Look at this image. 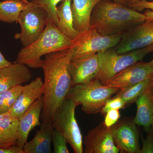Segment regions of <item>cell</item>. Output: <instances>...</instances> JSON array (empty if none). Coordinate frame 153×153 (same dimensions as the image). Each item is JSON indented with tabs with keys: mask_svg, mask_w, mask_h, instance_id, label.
I'll list each match as a JSON object with an SVG mask.
<instances>
[{
	"mask_svg": "<svg viewBox=\"0 0 153 153\" xmlns=\"http://www.w3.org/2000/svg\"><path fill=\"white\" fill-rule=\"evenodd\" d=\"M12 63L7 60L0 52V68L8 66Z\"/></svg>",
	"mask_w": 153,
	"mask_h": 153,
	"instance_id": "obj_32",
	"label": "cell"
},
{
	"mask_svg": "<svg viewBox=\"0 0 153 153\" xmlns=\"http://www.w3.org/2000/svg\"><path fill=\"white\" fill-rule=\"evenodd\" d=\"M152 94L153 97V87L152 88Z\"/></svg>",
	"mask_w": 153,
	"mask_h": 153,
	"instance_id": "obj_36",
	"label": "cell"
},
{
	"mask_svg": "<svg viewBox=\"0 0 153 153\" xmlns=\"http://www.w3.org/2000/svg\"><path fill=\"white\" fill-rule=\"evenodd\" d=\"M44 103L43 95L37 100L19 119L17 144L22 149L27 141L30 132L37 126H40V119Z\"/></svg>",
	"mask_w": 153,
	"mask_h": 153,
	"instance_id": "obj_15",
	"label": "cell"
},
{
	"mask_svg": "<svg viewBox=\"0 0 153 153\" xmlns=\"http://www.w3.org/2000/svg\"><path fill=\"white\" fill-rule=\"evenodd\" d=\"M52 142L54 146V153H68L67 141L60 131L54 129L52 134Z\"/></svg>",
	"mask_w": 153,
	"mask_h": 153,
	"instance_id": "obj_26",
	"label": "cell"
},
{
	"mask_svg": "<svg viewBox=\"0 0 153 153\" xmlns=\"http://www.w3.org/2000/svg\"><path fill=\"white\" fill-rule=\"evenodd\" d=\"M143 1V0H127L128 5V7H130L132 5L137 2L140 1ZM153 1V0H152Z\"/></svg>",
	"mask_w": 153,
	"mask_h": 153,
	"instance_id": "obj_34",
	"label": "cell"
},
{
	"mask_svg": "<svg viewBox=\"0 0 153 153\" xmlns=\"http://www.w3.org/2000/svg\"><path fill=\"white\" fill-rule=\"evenodd\" d=\"M19 120L9 114L0 113V148L8 149L17 144Z\"/></svg>",
	"mask_w": 153,
	"mask_h": 153,
	"instance_id": "obj_20",
	"label": "cell"
},
{
	"mask_svg": "<svg viewBox=\"0 0 153 153\" xmlns=\"http://www.w3.org/2000/svg\"><path fill=\"white\" fill-rule=\"evenodd\" d=\"M21 32L16 34L15 38L19 39L24 47H28L39 38L48 22V16L44 9L31 4L20 14L18 22Z\"/></svg>",
	"mask_w": 153,
	"mask_h": 153,
	"instance_id": "obj_7",
	"label": "cell"
},
{
	"mask_svg": "<svg viewBox=\"0 0 153 153\" xmlns=\"http://www.w3.org/2000/svg\"><path fill=\"white\" fill-rule=\"evenodd\" d=\"M83 143L85 153H118L110 128L102 122L91 130L84 137Z\"/></svg>",
	"mask_w": 153,
	"mask_h": 153,
	"instance_id": "obj_12",
	"label": "cell"
},
{
	"mask_svg": "<svg viewBox=\"0 0 153 153\" xmlns=\"http://www.w3.org/2000/svg\"><path fill=\"white\" fill-rule=\"evenodd\" d=\"M22 1H25V2L29 1H28V0H22Z\"/></svg>",
	"mask_w": 153,
	"mask_h": 153,
	"instance_id": "obj_37",
	"label": "cell"
},
{
	"mask_svg": "<svg viewBox=\"0 0 153 153\" xmlns=\"http://www.w3.org/2000/svg\"><path fill=\"white\" fill-rule=\"evenodd\" d=\"M31 4V2L22 0H6L0 2V21L8 23L18 22L21 13Z\"/></svg>",
	"mask_w": 153,
	"mask_h": 153,
	"instance_id": "obj_22",
	"label": "cell"
},
{
	"mask_svg": "<svg viewBox=\"0 0 153 153\" xmlns=\"http://www.w3.org/2000/svg\"><path fill=\"white\" fill-rule=\"evenodd\" d=\"M126 106V102L122 98L119 97L114 96L113 98L109 99L106 101L100 113L102 114L105 115L110 110L123 109Z\"/></svg>",
	"mask_w": 153,
	"mask_h": 153,
	"instance_id": "obj_27",
	"label": "cell"
},
{
	"mask_svg": "<svg viewBox=\"0 0 153 153\" xmlns=\"http://www.w3.org/2000/svg\"><path fill=\"white\" fill-rule=\"evenodd\" d=\"M44 82L38 77L23 89L13 105L9 111L12 116L19 119L21 116L44 94Z\"/></svg>",
	"mask_w": 153,
	"mask_h": 153,
	"instance_id": "obj_14",
	"label": "cell"
},
{
	"mask_svg": "<svg viewBox=\"0 0 153 153\" xmlns=\"http://www.w3.org/2000/svg\"><path fill=\"white\" fill-rule=\"evenodd\" d=\"M120 89L103 85L97 78L85 84L71 87L66 97L78 105L82 106V111L87 114L100 112L106 101Z\"/></svg>",
	"mask_w": 153,
	"mask_h": 153,
	"instance_id": "obj_4",
	"label": "cell"
},
{
	"mask_svg": "<svg viewBox=\"0 0 153 153\" xmlns=\"http://www.w3.org/2000/svg\"><path fill=\"white\" fill-rule=\"evenodd\" d=\"M148 134L142 140V146L139 153H153V129L147 133Z\"/></svg>",
	"mask_w": 153,
	"mask_h": 153,
	"instance_id": "obj_30",
	"label": "cell"
},
{
	"mask_svg": "<svg viewBox=\"0 0 153 153\" xmlns=\"http://www.w3.org/2000/svg\"><path fill=\"white\" fill-rule=\"evenodd\" d=\"M23 86L18 85L0 93V113L9 112L18 98Z\"/></svg>",
	"mask_w": 153,
	"mask_h": 153,
	"instance_id": "obj_24",
	"label": "cell"
},
{
	"mask_svg": "<svg viewBox=\"0 0 153 153\" xmlns=\"http://www.w3.org/2000/svg\"><path fill=\"white\" fill-rule=\"evenodd\" d=\"M99 70L98 54L85 55L71 60L70 64L71 87L90 82L96 77Z\"/></svg>",
	"mask_w": 153,
	"mask_h": 153,
	"instance_id": "obj_13",
	"label": "cell"
},
{
	"mask_svg": "<svg viewBox=\"0 0 153 153\" xmlns=\"http://www.w3.org/2000/svg\"><path fill=\"white\" fill-rule=\"evenodd\" d=\"M71 2L72 0H63L60 5L57 7V26L64 36L74 41L80 33L76 31L73 26Z\"/></svg>",
	"mask_w": 153,
	"mask_h": 153,
	"instance_id": "obj_21",
	"label": "cell"
},
{
	"mask_svg": "<svg viewBox=\"0 0 153 153\" xmlns=\"http://www.w3.org/2000/svg\"><path fill=\"white\" fill-rule=\"evenodd\" d=\"M146 21L144 14L111 0H103L94 8L90 23L100 34L107 36L123 34Z\"/></svg>",
	"mask_w": 153,
	"mask_h": 153,
	"instance_id": "obj_2",
	"label": "cell"
},
{
	"mask_svg": "<svg viewBox=\"0 0 153 153\" xmlns=\"http://www.w3.org/2000/svg\"><path fill=\"white\" fill-rule=\"evenodd\" d=\"M153 75V68L149 63L140 61L125 68L103 85L120 89L150 78Z\"/></svg>",
	"mask_w": 153,
	"mask_h": 153,
	"instance_id": "obj_11",
	"label": "cell"
},
{
	"mask_svg": "<svg viewBox=\"0 0 153 153\" xmlns=\"http://www.w3.org/2000/svg\"><path fill=\"white\" fill-rule=\"evenodd\" d=\"M33 74L29 67L23 63H11L0 68V93L30 81Z\"/></svg>",
	"mask_w": 153,
	"mask_h": 153,
	"instance_id": "obj_16",
	"label": "cell"
},
{
	"mask_svg": "<svg viewBox=\"0 0 153 153\" xmlns=\"http://www.w3.org/2000/svg\"><path fill=\"white\" fill-rule=\"evenodd\" d=\"M111 1H113L115 2L123 5L128 7L127 0H111Z\"/></svg>",
	"mask_w": 153,
	"mask_h": 153,
	"instance_id": "obj_33",
	"label": "cell"
},
{
	"mask_svg": "<svg viewBox=\"0 0 153 153\" xmlns=\"http://www.w3.org/2000/svg\"></svg>",
	"mask_w": 153,
	"mask_h": 153,
	"instance_id": "obj_38",
	"label": "cell"
},
{
	"mask_svg": "<svg viewBox=\"0 0 153 153\" xmlns=\"http://www.w3.org/2000/svg\"><path fill=\"white\" fill-rule=\"evenodd\" d=\"M153 87L152 76L131 86L120 89L115 96L122 98L125 102L126 105H129L135 102L140 96Z\"/></svg>",
	"mask_w": 153,
	"mask_h": 153,
	"instance_id": "obj_23",
	"label": "cell"
},
{
	"mask_svg": "<svg viewBox=\"0 0 153 153\" xmlns=\"http://www.w3.org/2000/svg\"><path fill=\"white\" fill-rule=\"evenodd\" d=\"M0 153H24L23 149L17 145L8 149L0 148Z\"/></svg>",
	"mask_w": 153,
	"mask_h": 153,
	"instance_id": "obj_31",
	"label": "cell"
},
{
	"mask_svg": "<svg viewBox=\"0 0 153 153\" xmlns=\"http://www.w3.org/2000/svg\"><path fill=\"white\" fill-rule=\"evenodd\" d=\"M63 0H32V2L42 8L46 11L48 22L54 23L57 26V5Z\"/></svg>",
	"mask_w": 153,
	"mask_h": 153,
	"instance_id": "obj_25",
	"label": "cell"
},
{
	"mask_svg": "<svg viewBox=\"0 0 153 153\" xmlns=\"http://www.w3.org/2000/svg\"><path fill=\"white\" fill-rule=\"evenodd\" d=\"M122 34L102 36L93 27L79 33L73 41L72 59L85 55L98 54L109 48L116 46L120 41Z\"/></svg>",
	"mask_w": 153,
	"mask_h": 153,
	"instance_id": "obj_8",
	"label": "cell"
},
{
	"mask_svg": "<svg viewBox=\"0 0 153 153\" xmlns=\"http://www.w3.org/2000/svg\"><path fill=\"white\" fill-rule=\"evenodd\" d=\"M77 104L71 100L65 99L55 112L52 125L55 129L61 132L74 153H83L82 133L75 117Z\"/></svg>",
	"mask_w": 153,
	"mask_h": 153,
	"instance_id": "obj_6",
	"label": "cell"
},
{
	"mask_svg": "<svg viewBox=\"0 0 153 153\" xmlns=\"http://www.w3.org/2000/svg\"><path fill=\"white\" fill-rule=\"evenodd\" d=\"M149 63L151 64V66H152L153 68V59L152 60H151L150 62H149Z\"/></svg>",
	"mask_w": 153,
	"mask_h": 153,
	"instance_id": "obj_35",
	"label": "cell"
},
{
	"mask_svg": "<svg viewBox=\"0 0 153 153\" xmlns=\"http://www.w3.org/2000/svg\"><path fill=\"white\" fill-rule=\"evenodd\" d=\"M137 126L134 118H125L110 127L120 153H139V135Z\"/></svg>",
	"mask_w": 153,
	"mask_h": 153,
	"instance_id": "obj_10",
	"label": "cell"
},
{
	"mask_svg": "<svg viewBox=\"0 0 153 153\" xmlns=\"http://www.w3.org/2000/svg\"><path fill=\"white\" fill-rule=\"evenodd\" d=\"M129 7H131L138 12H141L145 9H149L145 12L146 21H152L153 20V1H149L147 0H143L137 2Z\"/></svg>",
	"mask_w": 153,
	"mask_h": 153,
	"instance_id": "obj_28",
	"label": "cell"
},
{
	"mask_svg": "<svg viewBox=\"0 0 153 153\" xmlns=\"http://www.w3.org/2000/svg\"><path fill=\"white\" fill-rule=\"evenodd\" d=\"M153 45V20L146 21L123 33L114 48L122 54Z\"/></svg>",
	"mask_w": 153,
	"mask_h": 153,
	"instance_id": "obj_9",
	"label": "cell"
},
{
	"mask_svg": "<svg viewBox=\"0 0 153 153\" xmlns=\"http://www.w3.org/2000/svg\"><path fill=\"white\" fill-rule=\"evenodd\" d=\"M54 129L52 123H41L40 128L36 132L34 138L25 143L23 149L24 153H52L51 143Z\"/></svg>",
	"mask_w": 153,
	"mask_h": 153,
	"instance_id": "obj_17",
	"label": "cell"
},
{
	"mask_svg": "<svg viewBox=\"0 0 153 153\" xmlns=\"http://www.w3.org/2000/svg\"><path fill=\"white\" fill-rule=\"evenodd\" d=\"M153 52V45L142 49L120 54L114 47L98 53L99 70L96 78L102 84L125 68L142 61Z\"/></svg>",
	"mask_w": 153,
	"mask_h": 153,
	"instance_id": "obj_5",
	"label": "cell"
},
{
	"mask_svg": "<svg viewBox=\"0 0 153 153\" xmlns=\"http://www.w3.org/2000/svg\"><path fill=\"white\" fill-rule=\"evenodd\" d=\"M104 124L107 127L110 128L114 125L119 121L121 117L119 110H110L105 114Z\"/></svg>",
	"mask_w": 153,
	"mask_h": 153,
	"instance_id": "obj_29",
	"label": "cell"
},
{
	"mask_svg": "<svg viewBox=\"0 0 153 153\" xmlns=\"http://www.w3.org/2000/svg\"><path fill=\"white\" fill-rule=\"evenodd\" d=\"M73 51L72 47L45 55L41 67L44 76L42 122L52 123L55 112L71 88L70 64Z\"/></svg>",
	"mask_w": 153,
	"mask_h": 153,
	"instance_id": "obj_1",
	"label": "cell"
},
{
	"mask_svg": "<svg viewBox=\"0 0 153 153\" xmlns=\"http://www.w3.org/2000/svg\"><path fill=\"white\" fill-rule=\"evenodd\" d=\"M73 44V41L64 36L55 24L48 22L39 38L21 49L15 62L23 63L31 68H41L42 56L71 48Z\"/></svg>",
	"mask_w": 153,
	"mask_h": 153,
	"instance_id": "obj_3",
	"label": "cell"
},
{
	"mask_svg": "<svg viewBox=\"0 0 153 153\" xmlns=\"http://www.w3.org/2000/svg\"><path fill=\"white\" fill-rule=\"evenodd\" d=\"M103 0H72L71 10L73 18V26L79 33L90 27L91 13L97 3Z\"/></svg>",
	"mask_w": 153,
	"mask_h": 153,
	"instance_id": "obj_18",
	"label": "cell"
},
{
	"mask_svg": "<svg viewBox=\"0 0 153 153\" xmlns=\"http://www.w3.org/2000/svg\"><path fill=\"white\" fill-rule=\"evenodd\" d=\"M152 88L140 96L135 102L136 115L134 121L137 126H141L147 133L153 129V97Z\"/></svg>",
	"mask_w": 153,
	"mask_h": 153,
	"instance_id": "obj_19",
	"label": "cell"
}]
</instances>
